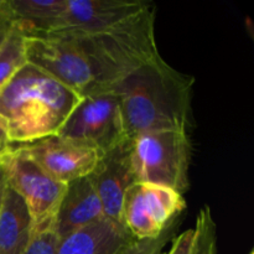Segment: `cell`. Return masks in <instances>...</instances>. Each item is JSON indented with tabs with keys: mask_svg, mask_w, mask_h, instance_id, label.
<instances>
[{
	"mask_svg": "<svg viewBox=\"0 0 254 254\" xmlns=\"http://www.w3.org/2000/svg\"><path fill=\"white\" fill-rule=\"evenodd\" d=\"M195 78L181 73L158 56L124 78L112 89L121 99L127 136L146 131L192 128Z\"/></svg>",
	"mask_w": 254,
	"mask_h": 254,
	"instance_id": "cell-1",
	"label": "cell"
},
{
	"mask_svg": "<svg viewBox=\"0 0 254 254\" xmlns=\"http://www.w3.org/2000/svg\"><path fill=\"white\" fill-rule=\"evenodd\" d=\"M82 97L26 64L0 91V118L11 145L57 135Z\"/></svg>",
	"mask_w": 254,
	"mask_h": 254,
	"instance_id": "cell-2",
	"label": "cell"
},
{
	"mask_svg": "<svg viewBox=\"0 0 254 254\" xmlns=\"http://www.w3.org/2000/svg\"><path fill=\"white\" fill-rule=\"evenodd\" d=\"M155 15V7L148 2L140 11L109 29L82 36H64L74 40L84 52L96 74L98 92L112 89L160 56Z\"/></svg>",
	"mask_w": 254,
	"mask_h": 254,
	"instance_id": "cell-3",
	"label": "cell"
},
{
	"mask_svg": "<svg viewBox=\"0 0 254 254\" xmlns=\"http://www.w3.org/2000/svg\"><path fill=\"white\" fill-rule=\"evenodd\" d=\"M130 159L136 183L154 184L185 195L192 159L190 133L158 130L130 139Z\"/></svg>",
	"mask_w": 254,
	"mask_h": 254,
	"instance_id": "cell-4",
	"label": "cell"
},
{
	"mask_svg": "<svg viewBox=\"0 0 254 254\" xmlns=\"http://www.w3.org/2000/svg\"><path fill=\"white\" fill-rule=\"evenodd\" d=\"M6 184L21 197L32 221V232L54 228L66 184L47 175L24 149L11 145L0 160Z\"/></svg>",
	"mask_w": 254,
	"mask_h": 254,
	"instance_id": "cell-5",
	"label": "cell"
},
{
	"mask_svg": "<svg viewBox=\"0 0 254 254\" xmlns=\"http://www.w3.org/2000/svg\"><path fill=\"white\" fill-rule=\"evenodd\" d=\"M57 135L88 144L102 154L129 140L118 93L108 89L83 97Z\"/></svg>",
	"mask_w": 254,
	"mask_h": 254,
	"instance_id": "cell-6",
	"label": "cell"
},
{
	"mask_svg": "<svg viewBox=\"0 0 254 254\" xmlns=\"http://www.w3.org/2000/svg\"><path fill=\"white\" fill-rule=\"evenodd\" d=\"M186 210L184 195L154 184L135 183L122 201L121 225L135 241L154 240Z\"/></svg>",
	"mask_w": 254,
	"mask_h": 254,
	"instance_id": "cell-7",
	"label": "cell"
},
{
	"mask_svg": "<svg viewBox=\"0 0 254 254\" xmlns=\"http://www.w3.org/2000/svg\"><path fill=\"white\" fill-rule=\"evenodd\" d=\"M26 62L82 98L98 92L91 64L78 44L69 37L26 36Z\"/></svg>",
	"mask_w": 254,
	"mask_h": 254,
	"instance_id": "cell-8",
	"label": "cell"
},
{
	"mask_svg": "<svg viewBox=\"0 0 254 254\" xmlns=\"http://www.w3.org/2000/svg\"><path fill=\"white\" fill-rule=\"evenodd\" d=\"M19 146L47 175L62 184L91 175L102 156L88 144L60 135Z\"/></svg>",
	"mask_w": 254,
	"mask_h": 254,
	"instance_id": "cell-9",
	"label": "cell"
},
{
	"mask_svg": "<svg viewBox=\"0 0 254 254\" xmlns=\"http://www.w3.org/2000/svg\"><path fill=\"white\" fill-rule=\"evenodd\" d=\"M146 4L141 0H66L60 26L50 35L82 36L102 31L133 16Z\"/></svg>",
	"mask_w": 254,
	"mask_h": 254,
	"instance_id": "cell-10",
	"label": "cell"
},
{
	"mask_svg": "<svg viewBox=\"0 0 254 254\" xmlns=\"http://www.w3.org/2000/svg\"><path fill=\"white\" fill-rule=\"evenodd\" d=\"M91 179L102 202L106 218L121 223L124 193L136 183L130 159V140L102 154Z\"/></svg>",
	"mask_w": 254,
	"mask_h": 254,
	"instance_id": "cell-11",
	"label": "cell"
},
{
	"mask_svg": "<svg viewBox=\"0 0 254 254\" xmlns=\"http://www.w3.org/2000/svg\"><path fill=\"white\" fill-rule=\"evenodd\" d=\"M103 207L91 176L66 184L55 218L54 230L60 240L104 220Z\"/></svg>",
	"mask_w": 254,
	"mask_h": 254,
	"instance_id": "cell-12",
	"label": "cell"
},
{
	"mask_svg": "<svg viewBox=\"0 0 254 254\" xmlns=\"http://www.w3.org/2000/svg\"><path fill=\"white\" fill-rule=\"evenodd\" d=\"M133 242L121 223L104 218L60 240L55 254H121Z\"/></svg>",
	"mask_w": 254,
	"mask_h": 254,
	"instance_id": "cell-13",
	"label": "cell"
},
{
	"mask_svg": "<svg viewBox=\"0 0 254 254\" xmlns=\"http://www.w3.org/2000/svg\"><path fill=\"white\" fill-rule=\"evenodd\" d=\"M32 235V221L26 205L7 186L0 207V254H22Z\"/></svg>",
	"mask_w": 254,
	"mask_h": 254,
	"instance_id": "cell-14",
	"label": "cell"
},
{
	"mask_svg": "<svg viewBox=\"0 0 254 254\" xmlns=\"http://www.w3.org/2000/svg\"><path fill=\"white\" fill-rule=\"evenodd\" d=\"M5 6L26 36H45L60 26L66 0H5Z\"/></svg>",
	"mask_w": 254,
	"mask_h": 254,
	"instance_id": "cell-15",
	"label": "cell"
},
{
	"mask_svg": "<svg viewBox=\"0 0 254 254\" xmlns=\"http://www.w3.org/2000/svg\"><path fill=\"white\" fill-rule=\"evenodd\" d=\"M26 64V35L15 24L0 46V91Z\"/></svg>",
	"mask_w": 254,
	"mask_h": 254,
	"instance_id": "cell-16",
	"label": "cell"
},
{
	"mask_svg": "<svg viewBox=\"0 0 254 254\" xmlns=\"http://www.w3.org/2000/svg\"><path fill=\"white\" fill-rule=\"evenodd\" d=\"M216 222L210 207L203 206L198 212L193 227V245L191 254H216Z\"/></svg>",
	"mask_w": 254,
	"mask_h": 254,
	"instance_id": "cell-17",
	"label": "cell"
},
{
	"mask_svg": "<svg viewBox=\"0 0 254 254\" xmlns=\"http://www.w3.org/2000/svg\"><path fill=\"white\" fill-rule=\"evenodd\" d=\"M178 222L169 227L165 232L154 240L135 241L126 248L121 254H164V250L170 241L175 237Z\"/></svg>",
	"mask_w": 254,
	"mask_h": 254,
	"instance_id": "cell-18",
	"label": "cell"
},
{
	"mask_svg": "<svg viewBox=\"0 0 254 254\" xmlns=\"http://www.w3.org/2000/svg\"><path fill=\"white\" fill-rule=\"evenodd\" d=\"M60 238L54 228L41 231L32 235L29 246L22 254H55Z\"/></svg>",
	"mask_w": 254,
	"mask_h": 254,
	"instance_id": "cell-19",
	"label": "cell"
},
{
	"mask_svg": "<svg viewBox=\"0 0 254 254\" xmlns=\"http://www.w3.org/2000/svg\"><path fill=\"white\" fill-rule=\"evenodd\" d=\"M193 245V228L186 230L173 238V245L170 250L164 254H191Z\"/></svg>",
	"mask_w": 254,
	"mask_h": 254,
	"instance_id": "cell-20",
	"label": "cell"
},
{
	"mask_svg": "<svg viewBox=\"0 0 254 254\" xmlns=\"http://www.w3.org/2000/svg\"><path fill=\"white\" fill-rule=\"evenodd\" d=\"M15 22L5 6V0H0V46L14 27Z\"/></svg>",
	"mask_w": 254,
	"mask_h": 254,
	"instance_id": "cell-21",
	"label": "cell"
},
{
	"mask_svg": "<svg viewBox=\"0 0 254 254\" xmlns=\"http://www.w3.org/2000/svg\"><path fill=\"white\" fill-rule=\"evenodd\" d=\"M11 144L9 141V136H7V129L5 122L0 118V151L1 153H6L10 149Z\"/></svg>",
	"mask_w": 254,
	"mask_h": 254,
	"instance_id": "cell-22",
	"label": "cell"
},
{
	"mask_svg": "<svg viewBox=\"0 0 254 254\" xmlns=\"http://www.w3.org/2000/svg\"><path fill=\"white\" fill-rule=\"evenodd\" d=\"M6 188H7L6 179H5V174H4V170H2L1 165H0V207H1L2 198H4V195H5V190H6Z\"/></svg>",
	"mask_w": 254,
	"mask_h": 254,
	"instance_id": "cell-23",
	"label": "cell"
},
{
	"mask_svg": "<svg viewBox=\"0 0 254 254\" xmlns=\"http://www.w3.org/2000/svg\"><path fill=\"white\" fill-rule=\"evenodd\" d=\"M5 153H1V151H0V160H1V158H2V155H4Z\"/></svg>",
	"mask_w": 254,
	"mask_h": 254,
	"instance_id": "cell-24",
	"label": "cell"
},
{
	"mask_svg": "<svg viewBox=\"0 0 254 254\" xmlns=\"http://www.w3.org/2000/svg\"><path fill=\"white\" fill-rule=\"evenodd\" d=\"M248 254H254V251L252 250V251H251V252H250V253H248Z\"/></svg>",
	"mask_w": 254,
	"mask_h": 254,
	"instance_id": "cell-25",
	"label": "cell"
}]
</instances>
